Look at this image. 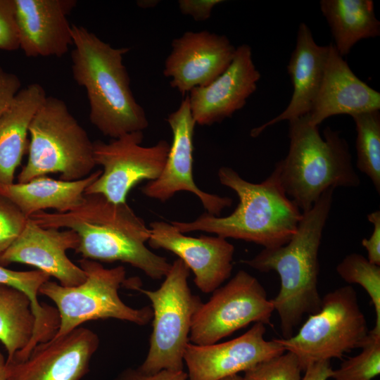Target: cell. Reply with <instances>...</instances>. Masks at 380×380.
Listing matches in <instances>:
<instances>
[{"label":"cell","instance_id":"cell-1","mask_svg":"<svg viewBox=\"0 0 380 380\" xmlns=\"http://www.w3.org/2000/svg\"><path fill=\"white\" fill-rule=\"evenodd\" d=\"M29 218L43 227L75 231L80 237L75 251L82 258L127 263L155 280L164 278L171 267L166 258L146 246L149 227L127 203H115L98 194H85L82 204L71 211H40Z\"/></svg>","mask_w":380,"mask_h":380},{"label":"cell","instance_id":"cell-2","mask_svg":"<svg viewBox=\"0 0 380 380\" xmlns=\"http://www.w3.org/2000/svg\"><path fill=\"white\" fill-rule=\"evenodd\" d=\"M334 191L333 188L326 190L310 210L302 213L297 229L287 243L263 248L253 258L241 260L257 271H274L279 274L280 289L271 300L279 317L282 338L293 336L305 315L321 310L318 253Z\"/></svg>","mask_w":380,"mask_h":380},{"label":"cell","instance_id":"cell-3","mask_svg":"<svg viewBox=\"0 0 380 380\" xmlns=\"http://www.w3.org/2000/svg\"><path fill=\"white\" fill-rule=\"evenodd\" d=\"M72 75L86 90L91 124L112 139L143 132L148 121L133 96L123 64L129 48L113 47L80 25H72Z\"/></svg>","mask_w":380,"mask_h":380},{"label":"cell","instance_id":"cell-4","mask_svg":"<svg viewBox=\"0 0 380 380\" xmlns=\"http://www.w3.org/2000/svg\"><path fill=\"white\" fill-rule=\"evenodd\" d=\"M220 183L232 189L239 204L228 216L204 213L194 221L172 222L180 232H204L224 239L252 242L272 248L287 243L295 234L302 212L286 196L274 172L260 183L243 179L223 166L218 170Z\"/></svg>","mask_w":380,"mask_h":380},{"label":"cell","instance_id":"cell-5","mask_svg":"<svg viewBox=\"0 0 380 380\" xmlns=\"http://www.w3.org/2000/svg\"><path fill=\"white\" fill-rule=\"evenodd\" d=\"M289 148L273 172L286 196L302 212L328 189L357 187L349 146L339 132L327 127L320 135L308 115L289 121Z\"/></svg>","mask_w":380,"mask_h":380},{"label":"cell","instance_id":"cell-6","mask_svg":"<svg viewBox=\"0 0 380 380\" xmlns=\"http://www.w3.org/2000/svg\"><path fill=\"white\" fill-rule=\"evenodd\" d=\"M28 158L18 176V183L60 173L65 181L89 176L96 165L92 142L61 99L46 96L30 126Z\"/></svg>","mask_w":380,"mask_h":380},{"label":"cell","instance_id":"cell-7","mask_svg":"<svg viewBox=\"0 0 380 380\" xmlns=\"http://www.w3.org/2000/svg\"><path fill=\"white\" fill-rule=\"evenodd\" d=\"M79 266L86 274L85 280L75 286H63L50 280L44 283L39 293L51 299L58 310L60 324L55 336H63L86 322L116 319L146 326L153 319L150 305L133 308L120 298L118 291L122 285L128 288L122 265L106 268L99 262L82 258Z\"/></svg>","mask_w":380,"mask_h":380},{"label":"cell","instance_id":"cell-8","mask_svg":"<svg viewBox=\"0 0 380 380\" xmlns=\"http://www.w3.org/2000/svg\"><path fill=\"white\" fill-rule=\"evenodd\" d=\"M189 271L177 258L158 289L134 288L150 300L153 314L148 350L137 367L145 374L184 370V354L189 343L193 318L203 304L200 296L193 294L189 286Z\"/></svg>","mask_w":380,"mask_h":380},{"label":"cell","instance_id":"cell-9","mask_svg":"<svg viewBox=\"0 0 380 380\" xmlns=\"http://www.w3.org/2000/svg\"><path fill=\"white\" fill-rule=\"evenodd\" d=\"M369 331L355 290L345 286L323 296L319 312L309 315L296 335L276 340L296 357L304 372L315 362L341 359L360 348Z\"/></svg>","mask_w":380,"mask_h":380},{"label":"cell","instance_id":"cell-10","mask_svg":"<svg viewBox=\"0 0 380 380\" xmlns=\"http://www.w3.org/2000/svg\"><path fill=\"white\" fill-rule=\"evenodd\" d=\"M274 310L260 281L248 272L239 270L226 284L215 289L195 313L189 343L214 344L251 323L272 326Z\"/></svg>","mask_w":380,"mask_h":380},{"label":"cell","instance_id":"cell-11","mask_svg":"<svg viewBox=\"0 0 380 380\" xmlns=\"http://www.w3.org/2000/svg\"><path fill=\"white\" fill-rule=\"evenodd\" d=\"M143 132L137 131L108 143L94 141V160L103 170L84 194H98L113 203H124L137 184L156 179L165 165L170 144L161 139L151 146H143Z\"/></svg>","mask_w":380,"mask_h":380},{"label":"cell","instance_id":"cell-12","mask_svg":"<svg viewBox=\"0 0 380 380\" xmlns=\"http://www.w3.org/2000/svg\"><path fill=\"white\" fill-rule=\"evenodd\" d=\"M167 122L172 134V144L163 169L159 177L141 189L148 198L165 202L179 191L196 196L208 214L220 216L222 211L232 204V199L203 191L197 186L193 177L194 134L196 122L192 117L188 96L178 108L171 113Z\"/></svg>","mask_w":380,"mask_h":380},{"label":"cell","instance_id":"cell-13","mask_svg":"<svg viewBox=\"0 0 380 380\" xmlns=\"http://www.w3.org/2000/svg\"><path fill=\"white\" fill-rule=\"evenodd\" d=\"M265 324L256 322L226 342L207 346L189 343L184 354L187 380H220L283 354L284 347L276 338L265 340Z\"/></svg>","mask_w":380,"mask_h":380},{"label":"cell","instance_id":"cell-14","mask_svg":"<svg viewBox=\"0 0 380 380\" xmlns=\"http://www.w3.org/2000/svg\"><path fill=\"white\" fill-rule=\"evenodd\" d=\"M149 229L148 246L177 255L193 272L194 284L203 293H213L230 277L234 246L226 239L186 236L164 221L151 222Z\"/></svg>","mask_w":380,"mask_h":380},{"label":"cell","instance_id":"cell-15","mask_svg":"<svg viewBox=\"0 0 380 380\" xmlns=\"http://www.w3.org/2000/svg\"><path fill=\"white\" fill-rule=\"evenodd\" d=\"M163 75L182 95L205 86L231 64L236 47L224 35L208 30L187 31L173 39Z\"/></svg>","mask_w":380,"mask_h":380},{"label":"cell","instance_id":"cell-16","mask_svg":"<svg viewBox=\"0 0 380 380\" xmlns=\"http://www.w3.org/2000/svg\"><path fill=\"white\" fill-rule=\"evenodd\" d=\"M79 243L80 237L75 231L43 227L28 218L18 238L0 256V265H32L55 277L63 286H77L85 280L86 274L66 253L75 251Z\"/></svg>","mask_w":380,"mask_h":380},{"label":"cell","instance_id":"cell-17","mask_svg":"<svg viewBox=\"0 0 380 380\" xmlns=\"http://www.w3.org/2000/svg\"><path fill=\"white\" fill-rule=\"evenodd\" d=\"M100 341L92 330L79 327L58 338L39 343L27 360L7 365V373L17 380H80Z\"/></svg>","mask_w":380,"mask_h":380},{"label":"cell","instance_id":"cell-18","mask_svg":"<svg viewBox=\"0 0 380 380\" xmlns=\"http://www.w3.org/2000/svg\"><path fill=\"white\" fill-rule=\"evenodd\" d=\"M260 78L251 46L244 44L236 47L231 64L222 75L189 93V107L196 124L210 126L232 117L246 104Z\"/></svg>","mask_w":380,"mask_h":380},{"label":"cell","instance_id":"cell-19","mask_svg":"<svg viewBox=\"0 0 380 380\" xmlns=\"http://www.w3.org/2000/svg\"><path fill=\"white\" fill-rule=\"evenodd\" d=\"M19 48L28 57H61L73 44L68 16L75 0H14Z\"/></svg>","mask_w":380,"mask_h":380},{"label":"cell","instance_id":"cell-20","mask_svg":"<svg viewBox=\"0 0 380 380\" xmlns=\"http://www.w3.org/2000/svg\"><path fill=\"white\" fill-rule=\"evenodd\" d=\"M322 81L312 110L310 122L319 126L327 118L341 114L351 117L380 109V93L359 79L330 44Z\"/></svg>","mask_w":380,"mask_h":380},{"label":"cell","instance_id":"cell-21","mask_svg":"<svg viewBox=\"0 0 380 380\" xmlns=\"http://www.w3.org/2000/svg\"><path fill=\"white\" fill-rule=\"evenodd\" d=\"M329 45L317 44L310 27L299 25L296 43L287 65L293 92L287 107L278 115L253 129L251 135L259 136L265 129L280 122L291 121L308 115L319 91L329 55Z\"/></svg>","mask_w":380,"mask_h":380},{"label":"cell","instance_id":"cell-22","mask_svg":"<svg viewBox=\"0 0 380 380\" xmlns=\"http://www.w3.org/2000/svg\"><path fill=\"white\" fill-rule=\"evenodd\" d=\"M101 173V170H99L85 178L75 181L41 176L25 183L0 184V195L13 203L28 218L46 209L63 213L82 204L86 189Z\"/></svg>","mask_w":380,"mask_h":380},{"label":"cell","instance_id":"cell-23","mask_svg":"<svg viewBox=\"0 0 380 380\" xmlns=\"http://www.w3.org/2000/svg\"><path fill=\"white\" fill-rule=\"evenodd\" d=\"M46 95L32 83L21 89L0 117V184L13 183L16 169L28 149L30 122Z\"/></svg>","mask_w":380,"mask_h":380},{"label":"cell","instance_id":"cell-24","mask_svg":"<svg viewBox=\"0 0 380 380\" xmlns=\"http://www.w3.org/2000/svg\"><path fill=\"white\" fill-rule=\"evenodd\" d=\"M319 5L330 27L333 44L342 57L359 41L380 35L373 1L322 0Z\"/></svg>","mask_w":380,"mask_h":380},{"label":"cell","instance_id":"cell-25","mask_svg":"<svg viewBox=\"0 0 380 380\" xmlns=\"http://www.w3.org/2000/svg\"><path fill=\"white\" fill-rule=\"evenodd\" d=\"M50 277L39 270L15 271L0 265V284L8 285L23 291L31 301L34 327L29 343L20 353L24 358L28 357L39 343L50 341L59 327L60 317L57 308L46 303L42 304L37 298L39 288L50 280Z\"/></svg>","mask_w":380,"mask_h":380},{"label":"cell","instance_id":"cell-26","mask_svg":"<svg viewBox=\"0 0 380 380\" xmlns=\"http://www.w3.org/2000/svg\"><path fill=\"white\" fill-rule=\"evenodd\" d=\"M31 301L23 291L0 284V341L7 354L6 364L29 343L34 331Z\"/></svg>","mask_w":380,"mask_h":380},{"label":"cell","instance_id":"cell-27","mask_svg":"<svg viewBox=\"0 0 380 380\" xmlns=\"http://www.w3.org/2000/svg\"><path fill=\"white\" fill-rule=\"evenodd\" d=\"M357 132V167L380 193V113L379 110L352 116Z\"/></svg>","mask_w":380,"mask_h":380},{"label":"cell","instance_id":"cell-28","mask_svg":"<svg viewBox=\"0 0 380 380\" xmlns=\"http://www.w3.org/2000/svg\"><path fill=\"white\" fill-rule=\"evenodd\" d=\"M338 275L348 284H357L370 297L376 313L373 331L380 333V267L370 262L364 255L353 253L336 266Z\"/></svg>","mask_w":380,"mask_h":380},{"label":"cell","instance_id":"cell-29","mask_svg":"<svg viewBox=\"0 0 380 380\" xmlns=\"http://www.w3.org/2000/svg\"><path fill=\"white\" fill-rule=\"evenodd\" d=\"M358 355L344 360L332 370L334 380H374L380 374V333L372 329L365 338Z\"/></svg>","mask_w":380,"mask_h":380},{"label":"cell","instance_id":"cell-30","mask_svg":"<svg viewBox=\"0 0 380 380\" xmlns=\"http://www.w3.org/2000/svg\"><path fill=\"white\" fill-rule=\"evenodd\" d=\"M296 357L286 351L246 370L243 380H301Z\"/></svg>","mask_w":380,"mask_h":380},{"label":"cell","instance_id":"cell-31","mask_svg":"<svg viewBox=\"0 0 380 380\" xmlns=\"http://www.w3.org/2000/svg\"><path fill=\"white\" fill-rule=\"evenodd\" d=\"M27 220L13 203L0 195V256L18 238Z\"/></svg>","mask_w":380,"mask_h":380},{"label":"cell","instance_id":"cell-32","mask_svg":"<svg viewBox=\"0 0 380 380\" xmlns=\"http://www.w3.org/2000/svg\"><path fill=\"white\" fill-rule=\"evenodd\" d=\"M19 49L15 18V1L0 0V49L14 51Z\"/></svg>","mask_w":380,"mask_h":380},{"label":"cell","instance_id":"cell-33","mask_svg":"<svg viewBox=\"0 0 380 380\" xmlns=\"http://www.w3.org/2000/svg\"><path fill=\"white\" fill-rule=\"evenodd\" d=\"M20 89L21 82L19 77L4 70L0 65V117L11 106Z\"/></svg>","mask_w":380,"mask_h":380},{"label":"cell","instance_id":"cell-34","mask_svg":"<svg viewBox=\"0 0 380 380\" xmlns=\"http://www.w3.org/2000/svg\"><path fill=\"white\" fill-rule=\"evenodd\" d=\"M187 373L182 371L161 370L153 374H147L137 367H128L119 372L110 380H187Z\"/></svg>","mask_w":380,"mask_h":380},{"label":"cell","instance_id":"cell-35","mask_svg":"<svg viewBox=\"0 0 380 380\" xmlns=\"http://www.w3.org/2000/svg\"><path fill=\"white\" fill-rule=\"evenodd\" d=\"M224 2L222 0H179L180 12L189 15L196 21H205L210 18L215 6Z\"/></svg>","mask_w":380,"mask_h":380},{"label":"cell","instance_id":"cell-36","mask_svg":"<svg viewBox=\"0 0 380 380\" xmlns=\"http://www.w3.org/2000/svg\"><path fill=\"white\" fill-rule=\"evenodd\" d=\"M367 220L373 224L374 229L369 238L362 239V245L367 251L368 260L380 266V211L369 213Z\"/></svg>","mask_w":380,"mask_h":380},{"label":"cell","instance_id":"cell-37","mask_svg":"<svg viewBox=\"0 0 380 380\" xmlns=\"http://www.w3.org/2000/svg\"><path fill=\"white\" fill-rule=\"evenodd\" d=\"M332 370L330 360L315 362L304 371L301 380H327L331 377Z\"/></svg>","mask_w":380,"mask_h":380},{"label":"cell","instance_id":"cell-38","mask_svg":"<svg viewBox=\"0 0 380 380\" xmlns=\"http://www.w3.org/2000/svg\"><path fill=\"white\" fill-rule=\"evenodd\" d=\"M7 364L6 360L0 350V380H7Z\"/></svg>","mask_w":380,"mask_h":380},{"label":"cell","instance_id":"cell-39","mask_svg":"<svg viewBox=\"0 0 380 380\" xmlns=\"http://www.w3.org/2000/svg\"><path fill=\"white\" fill-rule=\"evenodd\" d=\"M159 1L156 0H143V1H138L137 5L142 8H153L156 6Z\"/></svg>","mask_w":380,"mask_h":380},{"label":"cell","instance_id":"cell-40","mask_svg":"<svg viewBox=\"0 0 380 380\" xmlns=\"http://www.w3.org/2000/svg\"><path fill=\"white\" fill-rule=\"evenodd\" d=\"M220 380H243V377L239 374H234V375H231L225 378H223Z\"/></svg>","mask_w":380,"mask_h":380},{"label":"cell","instance_id":"cell-41","mask_svg":"<svg viewBox=\"0 0 380 380\" xmlns=\"http://www.w3.org/2000/svg\"><path fill=\"white\" fill-rule=\"evenodd\" d=\"M7 376H8V379H7V380H17V379H15L14 377H13V376H11L8 375V374H7Z\"/></svg>","mask_w":380,"mask_h":380}]
</instances>
